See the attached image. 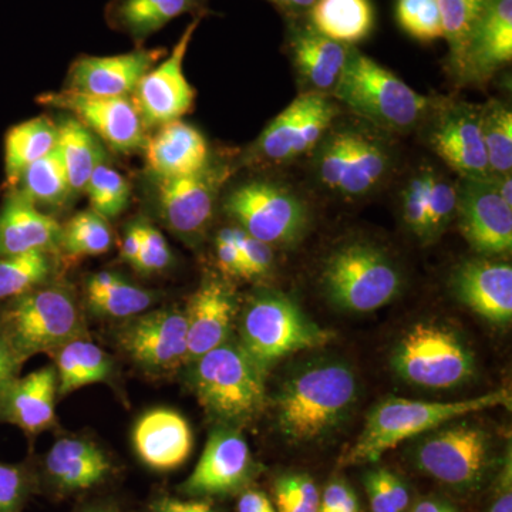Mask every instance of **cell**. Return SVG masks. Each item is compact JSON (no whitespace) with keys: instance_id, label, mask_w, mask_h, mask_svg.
I'll return each mask as SVG.
<instances>
[{"instance_id":"cell-1","label":"cell","mask_w":512,"mask_h":512,"mask_svg":"<svg viewBox=\"0 0 512 512\" xmlns=\"http://www.w3.org/2000/svg\"><path fill=\"white\" fill-rule=\"evenodd\" d=\"M389 136L359 119L336 120L312 153L316 183L348 201L375 194L396 167V150Z\"/></svg>"},{"instance_id":"cell-2","label":"cell","mask_w":512,"mask_h":512,"mask_svg":"<svg viewBox=\"0 0 512 512\" xmlns=\"http://www.w3.org/2000/svg\"><path fill=\"white\" fill-rule=\"evenodd\" d=\"M357 396L359 382L346 363L335 360L303 367L276 394L279 430L295 443L323 439L348 419Z\"/></svg>"},{"instance_id":"cell-3","label":"cell","mask_w":512,"mask_h":512,"mask_svg":"<svg viewBox=\"0 0 512 512\" xmlns=\"http://www.w3.org/2000/svg\"><path fill=\"white\" fill-rule=\"evenodd\" d=\"M510 390L480 394L456 402H420V400L390 397L377 404L367 416L365 427L353 446L343 454V466L375 463L384 453L403 441L439 429L450 421L464 419L470 414L507 407L510 409Z\"/></svg>"},{"instance_id":"cell-4","label":"cell","mask_w":512,"mask_h":512,"mask_svg":"<svg viewBox=\"0 0 512 512\" xmlns=\"http://www.w3.org/2000/svg\"><path fill=\"white\" fill-rule=\"evenodd\" d=\"M333 99L348 107L357 119L390 136L420 128L439 103L437 99L416 92L357 47L350 50Z\"/></svg>"},{"instance_id":"cell-5","label":"cell","mask_w":512,"mask_h":512,"mask_svg":"<svg viewBox=\"0 0 512 512\" xmlns=\"http://www.w3.org/2000/svg\"><path fill=\"white\" fill-rule=\"evenodd\" d=\"M198 402L224 426L254 420L264 410L265 375L239 343H222L190 363Z\"/></svg>"},{"instance_id":"cell-6","label":"cell","mask_w":512,"mask_h":512,"mask_svg":"<svg viewBox=\"0 0 512 512\" xmlns=\"http://www.w3.org/2000/svg\"><path fill=\"white\" fill-rule=\"evenodd\" d=\"M320 285L333 306L345 312L369 313L383 308L402 291L399 266L373 242H345L330 252Z\"/></svg>"},{"instance_id":"cell-7","label":"cell","mask_w":512,"mask_h":512,"mask_svg":"<svg viewBox=\"0 0 512 512\" xmlns=\"http://www.w3.org/2000/svg\"><path fill=\"white\" fill-rule=\"evenodd\" d=\"M239 345L268 373L278 360L320 348L333 339V333L320 328L301 306L284 293H256L239 320Z\"/></svg>"},{"instance_id":"cell-8","label":"cell","mask_w":512,"mask_h":512,"mask_svg":"<svg viewBox=\"0 0 512 512\" xmlns=\"http://www.w3.org/2000/svg\"><path fill=\"white\" fill-rule=\"evenodd\" d=\"M0 323L26 360L37 353L56 352L86 335L79 302L63 285L45 284L3 303Z\"/></svg>"},{"instance_id":"cell-9","label":"cell","mask_w":512,"mask_h":512,"mask_svg":"<svg viewBox=\"0 0 512 512\" xmlns=\"http://www.w3.org/2000/svg\"><path fill=\"white\" fill-rule=\"evenodd\" d=\"M225 214L269 247H293L308 234L312 212L291 185L271 178H254L237 185L224 200Z\"/></svg>"},{"instance_id":"cell-10","label":"cell","mask_w":512,"mask_h":512,"mask_svg":"<svg viewBox=\"0 0 512 512\" xmlns=\"http://www.w3.org/2000/svg\"><path fill=\"white\" fill-rule=\"evenodd\" d=\"M392 367L400 379L413 386L448 390L470 380L476 362L454 330L417 323L394 348Z\"/></svg>"},{"instance_id":"cell-11","label":"cell","mask_w":512,"mask_h":512,"mask_svg":"<svg viewBox=\"0 0 512 512\" xmlns=\"http://www.w3.org/2000/svg\"><path fill=\"white\" fill-rule=\"evenodd\" d=\"M339 113V103L333 97L299 93L259 134L249 148L248 160L284 165L312 154Z\"/></svg>"},{"instance_id":"cell-12","label":"cell","mask_w":512,"mask_h":512,"mask_svg":"<svg viewBox=\"0 0 512 512\" xmlns=\"http://www.w3.org/2000/svg\"><path fill=\"white\" fill-rule=\"evenodd\" d=\"M417 467L456 490H474L483 483L491 463V439L474 424L461 423L430 431L414 451Z\"/></svg>"},{"instance_id":"cell-13","label":"cell","mask_w":512,"mask_h":512,"mask_svg":"<svg viewBox=\"0 0 512 512\" xmlns=\"http://www.w3.org/2000/svg\"><path fill=\"white\" fill-rule=\"evenodd\" d=\"M231 171L228 164L211 161L200 173L157 180V211L165 227L185 244L200 245Z\"/></svg>"},{"instance_id":"cell-14","label":"cell","mask_w":512,"mask_h":512,"mask_svg":"<svg viewBox=\"0 0 512 512\" xmlns=\"http://www.w3.org/2000/svg\"><path fill=\"white\" fill-rule=\"evenodd\" d=\"M427 148L460 178L490 175L485 153L481 106L439 100L420 127Z\"/></svg>"},{"instance_id":"cell-15","label":"cell","mask_w":512,"mask_h":512,"mask_svg":"<svg viewBox=\"0 0 512 512\" xmlns=\"http://www.w3.org/2000/svg\"><path fill=\"white\" fill-rule=\"evenodd\" d=\"M39 101L46 106L69 111L74 119L117 153H136L146 147V126L136 104L128 97L92 96L66 89L43 94Z\"/></svg>"},{"instance_id":"cell-16","label":"cell","mask_w":512,"mask_h":512,"mask_svg":"<svg viewBox=\"0 0 512 512\" xmlns=\"http://www.w3.org/2000/svg\"><path fill=\"white\" fill-rule=\"evenodd\" d=\"M119 343L128 357L150 373H171L187 365V318L175 308L144 312L119 330Z\"/></svg>"},{"instance_id":"cell-17","label":"cell","mask_w":512,"mask_h":512,"mask_svg":"<svg viewBox=\"0 0 512 512\" xmlns=\"http://www.w3.org/2000/svg\"><path fill=\"white\" fill-rule=\"evenodd\" d=\"M456 222L476 254L495 258L512 249V207L485 178L457 181Z\"/></svg>"},{"instance_id":"cell-18","label":"cell","mask_w":512,"mask_h":512,"mask_svg":"<svg viewBox=\"0 0 512 512\" xmlns=\"http://www.w3.org/2000/svg\"><path fill=\"white\" fill-rule=\"evenodd\" d=\"M399 210L404 227L420 244H434L456 221L457 183L433 165H420L404 181Z\"/></svg>"},{"instance_id":"cell-19","label":"cell","mask_w":512,"mask_h":512,"mask_svg":"<svg viewBox=\"0 0 512 512\" xmlns=\"http://www.w3.org/2000/svg\"><path fill=\"white\" fill-rule=\"evenodd\" d=\"M202 18H194L167 59L157 63L137 84L134 104L144 126L181 120L194 106L195 90L184 73V59Z\"/></svg>"},{"instance_id":"cell-20","label":"cell","mask_w":512,"mask_h":512,"mask_svg":"<svg viewBox=\"0 0 512 512\" xmlns=\"http://www.w3.org/2000/svg\"><path fill=\"white\" fill-rule=\"evenodd\" d=\"M254 471L251 451L235 427H217L205 444L197 467L181 490L185 494L225 495L241 490Z\"/></svg>"},{"instance_id":"cell-21","label":"cell","mask_w":512,"mask_h":512,"mask_svg":"<svg viewBox=\"0 0 512 512\" xmlns=\"http://www.w3.org/2000/svg\"><path fill=\"white\" fill-rule=\"evenodd\" d=\"M288 46L299 93L333 97L355 46L320 35L305 18L289 26Z\"/></svg>"},{"instance_id":"cell-22","label":"cell","mask_w":512,"mask_h":512,"mask_svg":"<svg viewBox=\"0 0 512 512\" xmlns=\"http://www.w3.org/2000/svg\"><path fill=\"white\" fill-rule=\"evenodd\" d=\"M451 293L470 311L498 326L512 319V266L493 258L467 259L451 271Z\"/></svg>"},{"instance_id":"cell-23","label":"cell","mask_w":512,"mask_h":512,"mask_svg":"<svg viewBox=\"0 0 512 512\" xmlns=\"http://www.w3.org/2000/svg\"><path fill=\"white\" fill-rule=\"evenodd\" d=\"M512 59V0H490L468 40L456 76L460 86H483Z\"/></svg>"},{"instance_id":"cell-24","label":"cell","mask_w":512,"mask_h":512,"mask_svg":"<svg viewBox=\"0 0 512 512\" xmlns=\"http://www.w3.org/2000/svg\"><path fill=\"white\" fill-rule=\"evenodd\" d=\"M165 55L164 49H144L116 56H80L70 67L69 89L100 97H128Z\"/></svg>"},{"instance_id":"cell-25","label":"cell","mask_w":512,"mask_h":512,"mask_svg":"<svg viewBox=\"0 0 512 512\" xmlns=\"http://www.w3.org/2000/svg\"><path fill=\"white\" fill-rule=\"evenodd\" d=\"M237 295L227 282L208 278L202 282L188 303L187 365L229 340L237 316Z\"/></svg>"},{"instance_id":"cell-26","label":"cell","mask_w":512,"mask_h":512,"mask_svg":"<svg viewBox=\"0 0 512 512\" xmlns=\"http://www.w3.org/2000/svg\"><path fill=\"white\" fill-rule=\"evenodd\" d=\"M62 225L12 188L0 205V258L60 247Z\"/></svg>"},{"instance_id":"cell-27","label":"cell","mask_w":512,"mask_h":512,"mask_svg":"<svg viewBox=\"0 0 512 512\" xmlns=\"http://www.w3.org/2000/svg\"><path fill=\"white\" fill-rule=\"evenodd\" d=\"M138 457L154 470L168 471L183 466L192 451V431L180 413L156 409L143 414L133 430Z\"/></svg>"},{"instance_id":"cell-28","label":"cell","mask_w":512,"mask_h":512,"mask_svg":"<svg viewBox=\"0 0 512 512\" xmlns=\"http://www.w3.org/2000/svg\"><path fill=\"white\" fill-rule=\"evenodd\" d=\"M144 151L148 171L157 180L197 174L211 163L207 138L183 120L161 126Z\"/></svg>"},{"instance_id":"cell-29","label":"cell","mask_w":512,"mask_h":512,"mask_svg":"<svg viewBox=\"0 0 512 512\" xmlns=\"http://www.w3.org/2000/svg\"><path fill=\"white\" fill-rule=\"evenodd\" d=\"M57 373L55 366L18 377L0 399V423L39 434L55 423Z\"/></svg>"},{"instance_id":"cell-30","label":"cell","mask_w":512,"mask_h":512,"mask_svg":"<svg viewBox=\"0 0 512 512\" xmlns=\"http://www.w3.org/2000/svg\"><path fill=\"white\" fill-rule=\"evenodd\" d=\"M208 0H111L106 8L107 23L141 45L185 13L202 18Z\"/></svg>"},{"instance_id":"cell-31","label":"cell","mask_w":512,"mask_h":512,"mask_svg":"<svg viewBox=\"0 0 512 512\" xmlns=\"http://www.w3.org/2000/svg\"><path fill=\"white\" fill-rule=\"evenodd\" d=\"M46 470L64 490H87L107 477L110 461L90 441L60 439L47 454Z\"/></svg>"},{"instance_id":"cell-32","label":"cell","mask_w":512,"mask_h":512,"mask_svg":"<svg viewBox=\"0 0 512 512\" xmlns=\"http://www.w3.org/2000/svg\"><path fill=\"white\" fill-rule=\"evenodd\" d=\"M305 19L320 35L356 47L372 33L375 10L370 0H316Z\"/></svg>"},{"instance_id":"cell-33","label":"cell","mask_w":512,"mask_h":512,"mask_svg":"<svg viewBox=\"0 0 512 512\" xmlns=\"http://www.w3.org/2000/svg\"><path fill=\"white\" fill-rule=\"evenodd\" d=\"M57 146V126L46 116L16 124L5 136L6 183L15 188L26 168L52 153Z\"/></svg>"},{"instance_id":"cell-34","label":"cell","mask_w":512,"mask_h":512,"mask_svg":"<svg viewBox=\"0 0 512 512\" xmlns=\"http://www.w3.org/2000/svg\"><path fill=\"white\" fill-rule=\"evenodd\" d=\"M53 356L56 363L57 392L62 396L87 384L106 382L113 370L109 355L84 338L66 343L53 352Z\"/></svg>"},{"instance_id":"cell-35","label":"cell","mask_w":512,"mask_h":512,"mask_svg":"<svg viewBox=\"0 0 512 512\" xmlns=\"http://www.w3.org/2000/svg\"><path fill=\"white\" fill-rule=\"evenodd\" d=\"M56 147L62 156L72 195L79 194L86 188L97 165L106 161L103 144L79 120L69 117L57 126Z\"/></svg>"},{"instance_id":"cell-36","label":"cell","mask_w":512,"mask_h":512,"mask_svg":"<svg viewBox=\"0 0 512 512\" xmlns=\"http://www.w3.org/2000/svg\"><path fill=\"white\" fill-rule=\"evenodd\" d=\"M15 188L39 208L63 207L72 197V190L57 147L26 168Z\"/></svg>"},{"instance_id":"cell-37","label":"cell","mask_w":512,"mask_h":512,"mask_svg":"<svg viewBox=\"0 0 512 512\" xmlns=\"http://www.w3.org/2000/svg\"><path fill=\"white\" fill-rule=\"evenodd\" d=\"M448 45V69L456 79L471 33L490 0H437Z\"/></svg>"},{"instance_id":"cell-38","label":"cell","mask_w":512,"mask_h":512,"mask_svg":"<svg viewBox=\"0 0 512 512\" xmlns=\"http://www.w3.org/2000/svg\"><path fill=\"white\" fill-rule=\"evenodd\" d=\"M52 274L50 252L3 256L0 258V305L45 285Z\"/></svg>"},{"instance_id":"cell-39","label":"cell","mask_w":512,"mask_h":512,"mask_svg":"<svg viewBox=\"0 0 512 512\" xmlns=\"http://www.w3.org/2000/svg\"><path fill=\"white\" fill-rule=\"evenodd\" d=\"M111 245H113V231L109 221L92 208L77 212L72 220L62 227L60 248L70 258L107 254Z\"/></svg>"},{"instance_id":"cell-40","label":"cell","mask_w":512,"mask_h":512,"mask_svg":"<svg viewBox=\"0 0 512 512\" xmlns=\"http://www.w3.org/2000/svg\"><path fill=\"white\" fill-rule=\"evenodd\" d=\"M481 124L490 174L512 173V111L493 99L481 106Z\"/></svg>"},{"instance_id":"cell-41","label":"cell","mask_w":512,"mask_h":512,"mask_svg":"<svg viewBox=\"0 0 512 512\" xmlns=\"http://www.w3.org/2000/svg\"><path fill=\"white\" fill-rule=\"evenodd\" d=\"M92 210L107 221L120 217L131 198V185L119 171L111 168L106 161L97 165L84 188Z\"/></svg>"},{"instance_id":"cell-42","label":"cell","mask_w":512,"mask_h":512,"mask_svg":"<svg viewBox=\"0 0 512 512\" xmlns=\"http://www.w3.org/2000/svg\"><path fill=\"white\" fill-rule=\"evenodd\" d=\"M156 299V293L130 284L124 278L111 288L87 292V301L92 311L114 319H130L141 315L148 311Z\"/></svg>"},{"instance_id":"cell-43","label":"cell","mask_w":512,"mask_h":512,"mask_svg":"<svg viewBox=\"0 0 512 512\" xmlns=\"http://www.w3.org/2000/svg\"><path fill=\"white\" fill-rule=\"evenodd\" d=\"M396 16L404 32L420 42L443 37L437 0H397Z\"/></svg>"},{"instance_id":"cell-44","label":"cell","mask_w":512,"mask_h":512,"mask_svg":"<svg viewBox=\"0 0 512 512\" xmlns=\"http://www.w3.org/2000/svg\"><path fill=\"white\" fill-rule=\"evenodd\" d=\"M276 511L318 512L320 495L311 477L305 474H286L274 484Z\"/></svg>"},{"instance_id":"cell-45","label":"cell","mask_w":512,"mask_h":512,"mask_svg":"<svg viewBox=\"0 0 512 512\" xmlns=\"http://www.w3.org/2000/svg\"><path fill=\"white\" fill-rule=\"evenodd\" d=\"M232 241L238 248L239 254L244 261L245 271H247L248 279L265 278L271 274L274 268V251L265 242L259 241L241 228H229Z\"/></svg>"},{"instance_id":"cell-46","label":"cell","mask_w":512,"mask_h":512,"mask_svg":"<svg viewBox=\"0 0 512 512\" xmlns=\"http://www.w3.org/2000/svg\"><path fill=\"white\" fill-rule=\"evenodd\" d=\"M141 228H143V248L134 268L144 274L163 271L173 259L167 239L156 227L147 222H141Z\"/></svg>"},{"instance_id":"cell-47","label":"cell","mask_w":512,"mask_h":512,"mask_svg":"<svg viewBox=\"0 0 512 512\" xmlns=\"http://www.w3.org/2000/svg\"><path fill=\"white\" fill-rule=\"evenodd\" d=\"M28 493L25 470L0 463V512H18Z\"/></svg>"},{"instance_id":"cell-48","label":"cell","mask_w":512,"mask_h":512,"mask_svg":"<svg viewBox=\"0 0 512 512\" xmlns=\"http://www.w3.org/2000/svg\"><path fill=\"white\" fill-rule=\"evenodd\" d=\"M25 362V357L20 355L0 323V399L20 377V370Z\"/></svg>"},{"instance_id":"cell-49","label":"cell","mask_w":512,"mask_h":512,"mask_svg":"<svg viewBox=\"0 0 512 512\" xmlns=\"http://www.w3.org/2000/svg\"><path fill=\"white\" fill-rule=\"evenodd\" d=\"M215 254L221 271L229 278L248 279L244 261L235 247L229 228L221 229L215 238Z\"/></svg>"},{"instance_id":"cell-50","label":"cell","mask_w":512,"mask_h":512,"mask_svg":"<svg viewBox=\"0 0 512 512\" xmlns=\"http://www.w3.org/2000/svg\"><path fill=\"white\" fill-rule=\"evenodd\" d=\"M319 507L329 508L336 512H360L355 491L348 484L338 480L332 481L326 487Z\"/></svg>"},{"instance_id":"cell-51","label":"cell","mask_w":512,"mask_h":512,"mask_svg":"<svg viewBox=\"0 0 512 512\" xmlns=\"http://www.w3.org/2000/svg\"><path fill=\"white\" fill-rule=\"evenodd\" d=\"M363 481H365L367 497H369L373 512H399L384 485L382 468L367 473Z\"/></svg>"},{"instance_id":"cell-52","label":"cell","mask_w":512,"mask_h":512,"mask_svg":"<svg viewBox=\"0 0 512 512\" xmlns=\"http://www.w3.org/2000/svg\"><path fill=\"white\" fill-rule=\"evenodd\" d=\"M511 456L508 454L507 464L500 474V483L497 487L493 503L488 507L487 512H512V485H511Z\"/></svg>"},{"instance_id":"cell-53","label":"cell","mask_w":512,"mask_h":512,"mask_svg":"<svg viewBox=\"0 0 512 512\" xmlns=\"http://www.w3.org/2000/svg\"><path fill=\"white\" fill-rule=\"evenodd\" d=\"M141 248H143V228H141V221H138L126 229V234L121 241V256L127 264L136 266Z\"/></svg>"},{"instance_id":"cell-54","label":"cell","mask_w":512,"mask_h":512,"mask_svg":"<svg viewBox=\"0 0 512 512\" xmlns=\"http://www.w3.org/2000/svg\"><path fill=\"white\" fill-rule=\"evenodd\" d=\"M153 512H218L204 501H181L175 498H161L153 505Z\"/></svg>"},{"instance_id":"cell-55","label":"cell","mask_w":512,"mask_h":512,"mask_svg":"<svg viewBox=\"0 0 512 512\" xmlns=\"http://www.w3.org/2000/svg\"><path fill=\"white\" fill-rule=\"evenodd\" d=\"M382 477L390 497H392L393 504L396 505L399 512H403L409 507L410 495L406 485L400 480L392 471L384 470L382 468Z\"/></svg>"},{"instance_id":"cell-56","label":"cell","mask_w":512,"mask_h":512,"mask_svg":"<svg viewBox=\"0 0 512 512\" xmlns=\"http://www.w3.org/2000/svg\"><path fill=\"white\" fill-rule=\"evenodd\" d=\"M238 512H278L272 501L261 491L249 490L238 501Z\"/></svg>"},{"instance_id":"cell-57","label":"cell","mask_w":512,"mask_h":512,"mask_svg":"<svg viewBox=\"0 0 512 512\" xmlns=\"http://www.w3.org/2000/svg\"><path fill=\"white\" fill-rule=\"evenodd\" d=\"M488 181L493 185L497 194L512 207V173L490 174Z\"/></svg>"},{"instance_id":"cell-58","label":"cell","mask_w":512,"mask_h":512,"mask_svg":"<svg viewBox=\"0 0 512 512\" xmlns=\"http://www.w3.org/2000/svg\"><path fill=\"white\" fill-rule=\"evenodd\" d=\"M121 279L123 278H121L120 275L113 274V272H99V274L90 276L89 281H87L86 289L87 292L103 291V289L111 288V286L119 284Z\"/></svg>"},{"instance_id":"cell-59","label":"cell","mask_w":512,"mask_h":512,"mask_svg":"<svg viewBox=\"0 0 512 512\" xmlns=\"http://www.w3.org/2000/svg\"><path fill=\"white\" fill-rule=\"evenodd\" d=\"M412 512H458L453 505L437 498H424L414 505Z\"/></svg>"},{"instance_id":"cell-60","label":"cell","mask_w":512,"mask_h":512,"mask_svg":"<svg viewBox=\"0 0 512 512\" xmlns=\"http://www.w3.org/2000/svg\"><path fill=\"white\" fill-rule=\"evenodd\" d=\"M268 2L274 3L278 8L288 10L293 15H301V13L305 15L316 0H268Z\"/></svg>"},{"instance_id":"cell-61","label":"cell","mask_w":512,"mask_h":512,"mask_svg":"<svg viewBox=\"0 0 512 512\" xmlns=\"http://www.w3.org/2000/svg\"><path fill=\"white\" fill-rule=\"evenodd\" d=\"M89 512H114V511L107 510V508H96V510H92Z\"/></svg>"},{"instance_id":"cell-62","label":"cell","mask_w":512,"mask_h":512,"mask_svg":"<svg viewBox=\"0 0 512 512\" xmlns=\"http://www.w3.org/2000/svg\"><path fill=\"white\" fill-rule=\"evenodd\" d=\"M318 512H336V511L329 510V508H325V507H319Z\"/></svg>"}]
</instances>
